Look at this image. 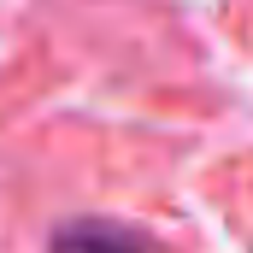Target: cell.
<instances>
[{"label": "cell", "instance_id": "6da1fadb", "mask_svg": "<svg viewBox=\"0 0 253 253\" xmlns=\"http://www.w3.org/2000/svg\"><path fill=\"white\" fill-rule=\"evenodd\" d=\"M47 253H159L141 230L129 224H112V218H71L53 230Z\"/></svg>", "mask_w": 253, "mask_h": 253}]
</instances>
